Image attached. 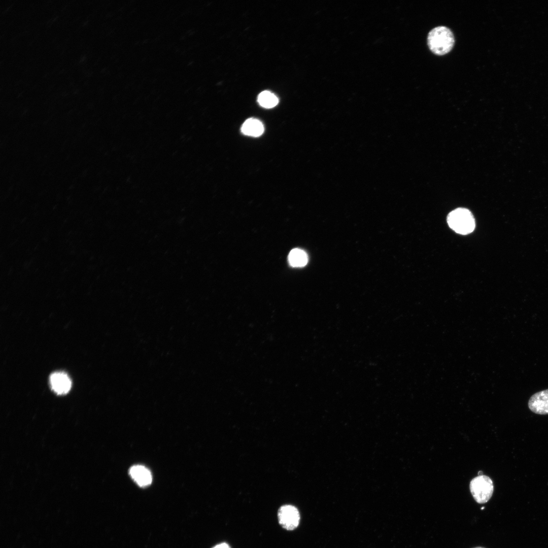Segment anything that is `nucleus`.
<instances>
[{
    "instance_id": "f257e3e1",
    "label": "nucleus",
    "mask_w": 548,
    "mask_h": 548,
    "mask_svg": "<svg viewBox=\"0 0 548 548\" xmlns=\"http://www.w3.org/2000/svg\"><path fill=\"white\" fill-rule=\"evenodd\" d=\"M455 43L452 31L444 26L434 27L429 32L427 43L430 50L435 54L443 55L449 53Z\"/></svg>"
},
{
    "instance_id": "f03ea898",
    "label": "nucleus",
    "mask_w": 548,
    "mask_h": 548,
    "mask_svg": "<svg viewBox=\"0 0 548 548\" xmlns=\"http://www.w3.org/2000/svg\"><path fill=\"white\" fill-rule=\"evenodd\" d=\"M447 222L451 228L461 234L471 233L475 226L472 213L465 208H457L450 212L447 217Z\"/></svg>"
},
{
    "instance_id": "7ed1b4c3",
    "label": "nucleus",
    "mask_w": 548,
    "mask_h": 548,
    "mask_svg": "<svg viewBox=\"0 0 548 548\" xmlns=\"http://www.w3.org/2000/svg\"><path fill=\"white\" fill-rule=\"evenodd\" d=\"M469 488L474 499L480 504L487 502L494 491L492 480L485 475H478L473 478L470 483Z\"/></svg>"
},
{
    "instance_id": "20e7f679",
    "label": "nucleus",
    "mask_w": 548,
    "mask_h": 548,
    "mask_svg": "<svg viewBox=\"0 0 548 548\" xmlns=\"http://www.w3.org/2000/svg\"><path fill=\"white\" fill-rule=\"evenodd\" d=\"M280 524L288 530L296 528L299 523L300 515L298 509L291 505L281 506L278 513Z\"/></svg>"
},
{
    "instance_id": "39448f33",
    "label": "nucleus",
    "mask_w": 548,
    "mask_h": 548,
    "mask_svg": "<svg viewBox=\"0 0 548 548\" xmlns=\"http://www.w3.org/2000/svg\"><path fill=\"white\" fill-rule=\"evenodd\" d=\"M528 407L538 415H548V389L532 395L528 403Z\"/></svg>"
},
{
    "instance_id": "423d86ee",
    "label": "nucleus",
    "mask_w": 548,
    "mask_h": 548,
    "mask_svg": "<svg viewBox=\"0 0 548 548\" xmlns=\"http://www.w3.org/2000/svg\"><path fill=\"white\" fill-rule=\"evenodd\" d=\"M49 381L52 390L59 395L67 393L72 386L70 378L62 372H55L51 374Z\"/></svg>"
},
{
    "instance_id": "0eeeda50",
    "label": "nucleus",
    "mask_w": 548,
    "mask_h": 548,
    "mask_svg": "<svg viewBox=\"0 0 548 548\" xmlns=\"http://www.w3.org/2000/svg\"><path fill=\"white\" fill-rule=\"evenodd\" d=\"M129 474L141 487L149 486L152 482V475L146 467L140 465H134L129 469Z\"/></svg>"
},
{
    "instance_id": "6e6552de",
    "label": "nucleus",
    "mask_w": 548,
    "mask_h": 548,
    "mask_svg": "<svg viewBox=\"0 0 548 548\" xmlns=\"http://www.w3.org/2000/svg\"><path fill=\"white\" fill-rule=\"evenodd\" d=\"M241 131L245 135L257 137L263 133L264 126L259 120L255 118H249L246 120L242 125Z\"/></svg>"
},
{
    "instance_id": "1a4fd4ad",
    "label": "nucleus",
    "mask_w": 548,
    "mask_h": 548,
    "mask_svg": "<svg viewBox=\"0 0 548 548\" xmlns=\"http://www.w3.org/2000/svg\"><path fill=\"white\" fill-rule=\"evenodd\" d=\"M288 261L292 267H303L308 262V256L303 250L298 248L293 249L288 255Z\"/></svg>"
},
{
    "instance_id": "9d476101",
    "label": "nucleus",
    "mask_w": 548,
    "mask_h": 548,
    "mask_svg": "<svg viewBox=\"0 0 548 548\" xmlns=\"http://www.w3.org/2000/svg\"><path fill=\"white\" fill-rule=\"evenodd\" d=\"M257 100L259 105L265 108H272L279 102L276 95L267 90L263 91L259 94Z\"/></svg>"
},
{
    "instance_id": "9b49d317",
    "label": "nucleus",
    "mask_w": 548,
    "mask_h": 548,
    "mask_svg": "<svg viewBox=\"0 0 548 548\" xmlns=\"http://www.w3.org/2000/svg\"><path fill=\"white\" fill-rule=\"evenodd\" d=\"M213 548H230V547L228 545V544H227L226 543H220V544H219L215 546Z\"/></svg>"
},
{
    "instance_id": "f8f14e48",
    "label": "nucleus",
    "mask_w": 548,
    "mask_h": 548,
    "mask_svg": "<svg viewBox=\"0 0 548 548\" xmlns=\"http://www.w3.org/2000/svg\"><path fill=\"white\" fill-rule=\"evenodd\" d=\"M478 475H483V473L482 471H479V472H478Z\"/></svg>"
},
{
    "instance_id": "ddd939ff",
    "label": "nucleus",
    "mask_w": 548,
    "mask_h": 548,
    "mask_svg": "<svg viewBox=\"0 0 548 548\" xmlns=\"http://www.w3.org/2000/svg\"><path fill=\"white\" fill-rule=\"evenodd\" d=\"M473 548H486V547H482V546H477V547H473Z\"/></svg>"
}]
</instances>
